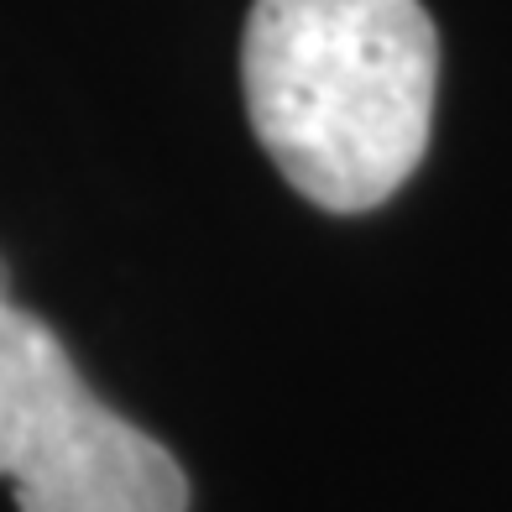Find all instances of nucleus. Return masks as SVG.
Listing matches in <instances>:
<instances>
[{"label":"nucleus","instance_id":"obj_1","mask_svg":"<svg viewBox=\"0 0 512 512\" xmlns=\"http://www.w3.org/2000/svg\"><path fill=\"white\" fill-rule=\"evenodd\" d=\"M241 84L277 173L330 215H361L424 162L439 37L418 0H256Z\"/></svg>","mask_w":512,"mask_h":512},{"label":"nucleus","instance_id":"obj_2","mask_svg":"<svg viewBox=\"0 0 512 512\" xmlns=\"http://www.w3.org/2000/svg\"><path fill=\"white\" fill-rule=\"evenodd\" d=\"M0 476L21 512H189L173 450L105 408L48 319L0 298Z\"/></svg>","mask_w":512,"mask_h":512},{"label":"nucleus","instance_id":"obj_3","mask_svg":"<svg viewBox=\"0 0 512 512\" xmlns=\"http://www.w3.org/2000/svg\"><path fill=\"white\" fill-rule=\"evenodd\" d=\"M0 298H11V267H6V256H0Z\"/></svg>","mask_w":512,"mask_h":512}]
</instances>
